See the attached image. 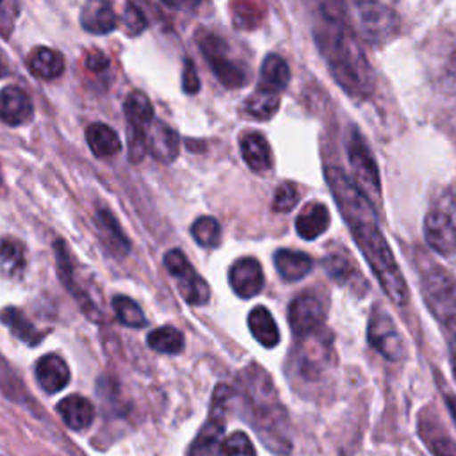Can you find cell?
I'll list each match as a JSON object with an SVG mask.
<instances>
[{
  "label": "cell",
  "instance_id": "obj_1",
  "mask_svg": "<svg viewBox=\"0 0 456 456\" xmlns=\"http://www.w3.org/2000/svg\"><path fill=\"white\" fill-rule=\"evenodd\" d=\"M326 182L337 208L340 210L358 249L370 265L383 292L395 305H404L408 301L406 280L379 228L378 216L369 198L338 167L326 169Z\"/></svg>",
  "mask_w": 456,
  "mask_h": 456
},
{
  "label": "cell",
  "instance_id": "obj_2",
  "mask_svg": "<svg viewBox=\"0 0 456 456\" xmlns=\"http://www.w3.org/2000/svg\"><path fill=\"white\" fill-rule=\"evenodd\" d=\"M314 36L335 82L353 98L372 91V68L338 4H321Z\"/></svg>",
  "mask_w": 456,
  "mask_h": 456
},
{
  "label": "cell",
  "instance_id": "obj_3",
  "mask_svg": "<svg viewBox=\"0 0 456 456\" xmlns=\"http://www.w3.org/2000/svg\"><path fill=\"white\" fill-rule=\"evenodd\" d=\"M246 397L253 410L255 428L260 431L262 440L269 445V436L274 438V451H285L289 442L281 431L285 424V411L276 397L269 376L258 369H246Z\"/></svg>",
  "mask_w": 456,
  "mask_h": 456
},
{
  "label": "cell",
  "instance_id": "obj_4",
  "mask_svg": "<svg viewBox=\"0 0 456 456\" xmlns=\"http://www.w3.org/2000/svg\"><path fill=\"white\" fill-rule=\"evenodd\" d=\"M422 296L433 317L456 333V276L444 267H435L422 280Z\"/></svg>",
  "mask_w": 456,
  "mask_h": 456
},
{
  "label": "cell",
  "instance_id": "obj_5",
  "mask_svg": "<svg viewBox=\"0 0 456 456\" xmlns=\"http://www.w3.org/2000/svg\"><path fill=\"white\" fill-rule=\"evenodd\" d=\"M358 30L369 45H385L399 30V18L394 9L379 2H356L354 4Z\"/></svg>",
  "mask_w": 456,
  "mask_h": 456
},
{
  "label": "cell",
  "instance_id": "obj_6",
  "mask_svg": "<svg viewBox=\"0 0 456 456\" xmlns=\"http://www.w3.org/2000/svg\"><path fill=\"white\" fill-rule=\"evenodd\" d=\"M347 159L351 171L354 175V185L367 196V198H379L381 194V180L379 169L365 139L358 134V130H351L347 137Z\"/></svg>",
  "mask_w": 456,
  "mask_h": 456
},
{
  "label": "cell",
  "instance_id": "obj_7",
  "mask_svg": "<svg viewBox=\"0 0 456 456\" xmlns=\"http://www.w3.org/2000/svg\"><path fill=\"white\" fill-rule=\"evenodd\" d=\"M228 397H230V390L224 385L216 388L208 420L203 424L198 436L194 438L189 449V456H221L223 452L221 435L224 429V413H226Z\"/></svg>",
  "mask_w": 456,
  "mask_h": 456
},
{
  "label": "cell",
  "instance_id": "obj_8",
  "mask_svg": "<svg viewBox=\"0 0 456 456\" xmlns=\"http://www.w3.org/2000/svg\"><path fill=\"white\" fill-rule=\"evenodd\" d=\"M200 50L205 55V61L210 64L217 80L223 82L226 87H242L246 84L248 71L240 62L228 57V46L224 39L216 34H205L200 39Z\"/></svg>",
  "mask_w": 456,
  "mask_h": 456
},
{
  "label": "cell",
  "instance_id": "obj_9",
  "mask_svg": "<svg viewBox=\"0 0 456 456\" xmlns=\"http://www.w3.org/2000/svg\"><path fill=\"white\" fill-rule=\"evenodd\" d=\"M164 265L176 280L178 292L189 305H205L210 296L208 283L194 271L183 251L169 249L164 255Z\"/></svg>",
  "mask_w": 456,
  "mask_h": 456
},
{
  "label": "cell",
  "instance_id": "obj_10",
  "mask_svg": "<svg viewBox=\"0 0 456 456\" xmlns=\"http://www.w3.org/2000/svg\"><path fill=\"white\" fill-rule=\"evenodd\" d=\"M367 337H369V344L378 353H381L387 360L397 362L406 354L404 340L401 331L397 330V324L394 322L390 314L379 305L372 308Z\"/></svg>",
  "mask_w": 456,
  "mask_h": 456
},
{
  "label": "cell",
  "instance_id": "obj_11",
  "mask_svg": "<svg viewBox=\"0 0 456 456\" xmlns=\"http://www.w3.org/2000/svg\"><path fill=\"white\" fill-rule=\"evenodd\" d=\"M424 237L440 256H456V216L442 205L433 207L424 219Z\"/></svg>",
  "mask_w": 456,
  "mask_h": 456
},
{
  "label": "cell",
  "instance_id": "obj_12",
  "mask_svg": "<svg viewBox=\"0 0 456 456\" xmlns=\"http://www.w3.org/2000/svg\"><path fill=\"white\" fill-rule=\"evenodd\" d=\"M324 306L314 292H303L289 306V324L297 337H308L324 328Z\"/></svg>",
  "mask_w": 456,
  "mask_h": 456
},
{
  "label": "cell",
  "instance_id": "obj_13",
  "mask_svg": "<svg viewBox=\"0 0 456 456\" xmlns=\"http://www.w3.org/2000/svg\"><path fill=\"white\" fill-rule=\"evenodd\" d=\"M228 281L232 290L244 299L256 296L264 287L262 265L253 256H242L235 260L228 271Z\"/></svg>",
  "mask_w": 456,
  "mask_h": 456
},
{
  "label": "cell",
  "instance_id": "obj_14",
  "mask_svg": "<svg viewBox=\"0 0 456 456\" xmlns=\"http://www.w3.org/2000/svg\"><path fill=\"white\" fill-rule=\"evenodd\" d=\"M303 346L299 351V369L310 379L317 378L328 365L331 354V344L324 328L308 337H301Z\"/></svg>",
  "mask_w": 456,
  "mask_h": 456
},
{
  "label": "cell",
  "instance_id": "obj_15",
  "mask_svg": "<svg viewBox=\"0 0 456 456\" xmlns=\"http://www.w3.org/2000/svg\"><path fill=\"white\" fill-rule=\"evenodd\" d=\"M34 107L28 94L16 87L7 86L0 89V121L11 126L27 123L32 118Z\"/></svg>",
  "mask_w": 456,
  "mask_h": 456
},
{
  "label": "cell",
  "instance_id": "obj_16",
  "mask_svg": "<svg viewBox=\"0 0 456 456\" xmlns=\"http://www.w3.org/2000/svg\"><path fill=\"white\" fill-rule=\"evenodd\" d=\"M148 153L159 162H173L178 157V134L164 121L155 119L146 128Z\"/></svg>",
  "mask_w": 456,
  "mask_h": 456
},
{
  "label": "cell",
  "instance_id": "obj_17",
  "mask_svg": "<svg viewBox=\"0 0 456 456\" xmlns=\"http://www.w3.org/2000/svg\"><path fill=\"white\" fill-rule=\"evenodd\" d=\"M36 378L45 392L55 394L69 383V369L61 356L45 354L36 363Z\"/></svg>",
  "mask_w": 456,
  "mask_h": 456
},
{
  "label": "cell",
  "instance_id": "obj_18",
  "mask_svg": "<svg viewBox=\"0 0 456 456\" xmlns=\"http://www.w3.org/2000/svg\"><path fill=\"white\" fill-rule=\"evenodd\" d=\"M57 413L61 415L62 422L75 431H82L91 426L94 419V406L93 403L78 394L66 395L57 404Z\"/></svg>",
  "mask_w": 456,
  "mask_h": 456
},
{
  "label": "cell",
  "instance_id": "obj_19",
  "mask_svg": "<svg viewBox=\"0 0 456 456\" xmlns=\"http://www.w3.org/2000/svg\"><path fill=\"white\" fill-rule=\"evenodd\" d=\"M330 224V214L326 205L312 201L301 208L296 217V232L305 240H314L321 237Z\"/></svg>",
  "mask_w": 456,
  "mask_h": 456
},
{
  "label": "cell",
  "instance_id": "obj_20",
  "mask_svg": "<svg viewBox=\"0 0 456 456\" xmlns=\"http://www.w3.org/2000/svg\"><path fill=\"white\" fill-rule=\"evenodd\" d=\"M240 153L249 169L264 173L273 164V155L267 139L258 132H248L240 137Z\"/></svg>",
  "mask_w": 456,
  "mask_h": 456
},
{
  "label": "cell",
  "instance_id": "obj_21",
  "mask_svg": "<svg viewBox=\"0 0 456 456\" xmlns=\"http://www.w3.org/2000/svg\"><path fill=\"white\" fill-rule=\"evenodd\" d=\"M80 25H82L87 32H93V34H107V32H112V30L116 28L118 20H116V12H114V9H112L110 4L93 0V2H87V4L82 7V12H80Z\"/></svg>",
  "mask_w": 456,
  "mask_h": 456
},
{
  "label": "cell",
  "instance_id": "obj_22",
  "mask_svg": "<svg viewBox=\"0 0 456 456\" xmlns=\"http://www.w3.org/2000/svg\"><path fill=\"white\" fill-rule=\"evenodd\" d=\"M289 80H290L289 64L285 62L283 57L271 53L262 62L256 89H262V91H267L273 94H280L289 86Z\"/></svg>",
  "mask_w": 456,
  "mask_h": 456
},
{
  "label": "cell",
  "instance_id": "obj_23",
  "mask_svg": "<svg viewBox=\"0 0 456 456\" xmlns=\"http://www.w3.org/2000/svg\"><path fill=\"white\" fill-rule=\"evenodd\" d=\"M27 66L34 77L43 78V80H53L62 75L64 59L59 52H55L52 48L37 46L28 53Z\"/></svg>",
  "mask_w": 456,
  "mask_h": 456
},
{
  "label": "cell",
  "instance_id": "obj_24",
  "mask_svg": "<svg viewBox=\"0 0 456 456\" xmlns=\"http://www.w3.org/2000/svg\"><path fill=\"white\" fill-rule=\"evenodd\" d=\"M312 258L296 249H278L274 253V267L278 274L287 281H297L312 271Z\"/></svg>",
  "mask_w": 456,
  "mask_h": 456
},
{
  "label": "cell",
  "instance_id": "obj_25",
  "mask_svg": "<svg viewBox=\"0 0 456 456\" xmlns=\"http://www.w3.org/2000/svg\"><path fill=\"white\" fill-rule=\"evenodd\" d=\"M86 139L89 144V150L98 157H112L119 153L121 150V139L114 128H110L105 123H93L86 130Z\"/></svg>",
  "mask_w": 456,
  "mask_h": 456
},
{
  "label": "cell",
  "instance_id": "obj_26",
  "mask_svg": "<svg viewBox=\"0 0 456 456\" xmlns=\"http://www.w3.org/2000/svg\"><path fill=\"white\" fill-rule=\"evenodd\" d=\"M251 335L264 347H274L280 342V331L273 314L265 306H255L248 315Z\"/></svg>",
  "mask_w": 456,
  "mask_h": 456
},
{
  "label": "cell",
  "instance_id": "obj_27",
  "mask_svg": "<svg viewBox=\"0 0 456 456\" xmlns=\"http://www.w3.org/2000/svg\"><path fill=\"white\" fill-rule=\"evenodd\" d=\"M324 269L337 283L346 285V287H353V290H356V287H358L356 280L363 281V278L358 273V267L354 265L351 256L344 251H335V253L326 255Z\"/></svg>",
  "mask_w": 456,
  "mask_h": 456
},
{
  "label": "cell",
  "instance_id": "obj_28",
  "mask_svg": "<svg viewBox=\"0 0 456 456\" xmlns=\"http://www.w3.org/2000/svg\"><path fill=\"white\" fill-rule=\"evenodd\" d=\"M125 116L130 128H141L146 130L155 119H153V105L148 100V96L141 91H132L125 100Z\"/></svg>",
  "mask_w": 456,
  "mask_h": 456
},
{
  "label": "cell",
  "instance_id": "obj_29",
  "mask_svg": "<svg viewBox=\"0 0 456 456\" xmlns=\"http://www.w3.org/2000/svg\"><path fill=\"white\" fill-rule=\"evenodd\" d=\"M0 321L11 330V333L14 337H18L20 340H23L25 344L28 346H36L39 344L41 337L37 331H36V326L25 317L23 312H20L18 308L14 306H7L0 312Z\"/></svg>",
  "mask_w": 456,
  "mask_h": 456
},
{
  "label": "cell",
  "instance_id": "obj_30",
  "mask_svg": "<svg viewBox=\"0 0 456 456\" xmlns=\"http://www.w3.org/2000/svg\"><path fill=\"white\" fill-rule=\"evenodd\" d=\"M280 107V94H273L262 89H255L244 102L242 110L246 116L264 121L274 116Z\"/></svg>",
  "mask_w": 456,
  "mask_h": 456
},
{
  "label": "cell",
  "instance_id": "obj_31",
  "mask_svg": "<svg viewBox=\"0 0 456 456\" xmlns=\"http://www.w3.org/2000/svg\"><path fill=\"white\" fill-rule=\"evenodd\" d=\"M25 267V249L16 239L0 242V273L7 278L18 276Z\"/></svg>",
  "mask_w": 456,
  "mask_h": 456
},
{
  "label": "cell",
  "instance_id": "obj_32",
  "mask_svg": "<svg viewBox=\"0 0 456 456\" xmlns=\"http://www.w3.org/2000/svg\"><path fill=\"white\" fill-rule=\"evenodd\" d=\"M148 346L164 354H176L183 349V335L173 326H160L148 335Z\"/></svg>",
  "mask_w": 456,
  "mask_h": 456
},
{
  "label": "cell",
  "instance_id": "obj_33",
  "mask_svg": "<svg viewBox=\"0 0 456 456\" xmlns=\"http://www.w3.org/2000/svg\"><path fill=\"white\" fill-rule=\"evenodd\" d=\"M96 223L100 232L105 235V242L109 244V248L118 255H125L128 251V239L119 230V224L112 217V214L107 210H100L96 216Z\"/></svg>",
  "mask_w": 456,
  "mask_h": 456
},
{
  "label": "cell",
  "instance_id": "obj_34",
  "mask_svg": "<svg viewBox=\"0 0 456 456\" xmlns=\"http://www.w3.org/2000/svg\"><path fill=\"white\" fill-rule=\"evenodd\" d=\"M112 308L118 321L128 328H142L146 324V317L141 306L128 296H116L112 299Z\"/></svg>",
  "mask_w": 456,
  "mask_h": 456
},
{
  "label": "cell",
  "instance_id": "obj_35",
  "mask_svg": "<svg viewBox=\"0 0 456 456\" xmlns=\"http://www.w3.org/2000/svg\"><path fill=\"white\" fill-rule=\"evenodd\" d=\"M191 233L194 240L203 248H216L221 242V226L217 219L210 216L198 217L191 226Z\"/></svg>",
  "mask_w": 456,
  "mask_h": 456
},
{
  "label": "cell",
  "instance_id": "obj_36",
  "mask_svg": "<svg viewBox=\"0 0 456 456\" xmlns=\"http://www.w3.org/2000/svg\"><path fill=\"white\" fill-rule=\"evenodd\" d=\"M223 454L224 456H256L249 436L242 431H235L224 438Z\"/></svg>",
  "mask_w": 456,
  "mask_h": 456
},
{
  "label": "cell",
  "instance_id": "obj_37",
  "mask_svg": "<svg viewBox=\"0 0 456 456\" xmlns=\"http://www.w3.org/2000/svg\"><path fill=\"white\" fill-rule=\"evenodd\" d=\"M444 57V62L438 66V84L444 91L456 93V43Z\"/></svg>",
  "mask_w": 456,
  "mask_h": 456
},
{
  "label": "cell",
  "instance_id": "obj_38",
  "mask_svg": "<svg viewBox=\"0 0 456 456\" xmlns=\"http://www.w3.org/2000/svg\"><path fill=\"white\" fill-rule=\"evenodd\" d=\"M299 200V191L292 182H283L273 198V210L274 212H290Z\"/></svg>",
  "mask_w": 456,
  "mask_h": 456
},
{
  "label": "cell",
  "instance_id": "obj_39",
  "mask_svg": "<svg viewBox=\"0 0 456 456\" xmlns=\"http://www.w3.org/2000/svg\"><path fill=\"white\" fill-rule=\"evenodd\" d=\"M123 27H125L126 34H130V36H137V34H141L144 30L146 18H144L142 11L137 5H134V4H126L125 5Z\"/></svg>",
  "mask_w": 456,
  "mask_h": 456
},
{
  "label": "cell",
  "instance_id": "obj_40",
  "mask_svg": "<svg viewBox=\"0 0 456 456\" xmlns=\"http://www.w3.org/2000/svg\"><path fill=\"white\" fill-rule=\"evenodd\" d=\"M182 86H183V91L192 94V93H198L200 89V78H198V73H196V68H194V62L192 61H185L183 64V73H182Z\"/></svg>",
  "mask_w": 456,
  "mask_h": 456
},
{
  "label": "cell",
  "instance_id": "obj_41",
  "mask_svg": "<svg viewBox=\"0 0 456 456\" xmlns=\"http://www.w3.org/2000/svg\"><path fill=\"white\" fill-rule=\"evenodd\" d=\"M86 66L93 73H103L105 69H109V59L102 52L93 50L86 57Z\"/></svg>",
  "mask_w": 456,
  "mask_h": 456
},
{
  "label": "cell",
  "instance_id": "obj_42",
  "mask_svg": "<svg viewBox=\"0 0 456 456\" xmlns=\"http://www.w3.org/2000/svg\"><path fill=\"white\" fill-rule=\"evenodd\" d=\"M429 447L433 456H456V442H452L451 438H436L431 442Z\"/></svg>",
  "mask_w": 456,
  "mask_h": 456
},
{
  "label": "cell",
  "instance_id": "obj_43",
  "mask_svg": "<svg viewBox=\"0 0 456 456\" xmlns=\"http://www.w3.org/2000/svg\"><path fill=\"white\" fill-rule=\"evenodd\" d=\"M447 408H449V411H451V415L456 422V399L454 397H447Z\"/></svg>",
  "mask_w": 456,
  "mask_h": 456
},
{
  "label": "cell",
  "instance_id": "obj_44",
  "mask_svg": "<svg viewBox=\"0 0 456 456\" xmlns=\"http://www.w3.org/2000/svg\"><path fill=\"white\" fill-rule=\"evenodd\" d=\"M451 365H452V372L456 376V338H454V342L451 346Z\"/></svg>",
  "mask_w": 456,
  "mask_h": 456
}]
</instances>
